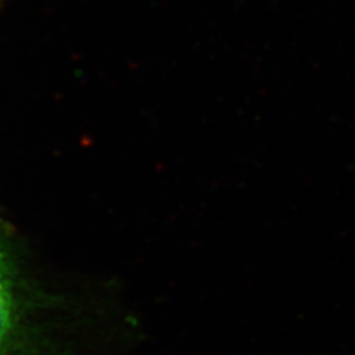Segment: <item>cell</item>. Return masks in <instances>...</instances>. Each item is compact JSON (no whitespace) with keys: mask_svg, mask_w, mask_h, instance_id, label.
I'll use <instances>...</instances> for the list:
<instances>
[{"mask_svg":"<svg viewBox=\"0 0 355 355\" xmlns=\"http://www.w3.org/2000/svg\"><path fill=\"white\" fill-rule=\"evenodd\" d=\"M32 305L19 262L0 234V355H26L35 347Z\"/></svg>","mask_w":355,"mask_h":355,"instance_id":"1","label":"cell"}]
</instances>
